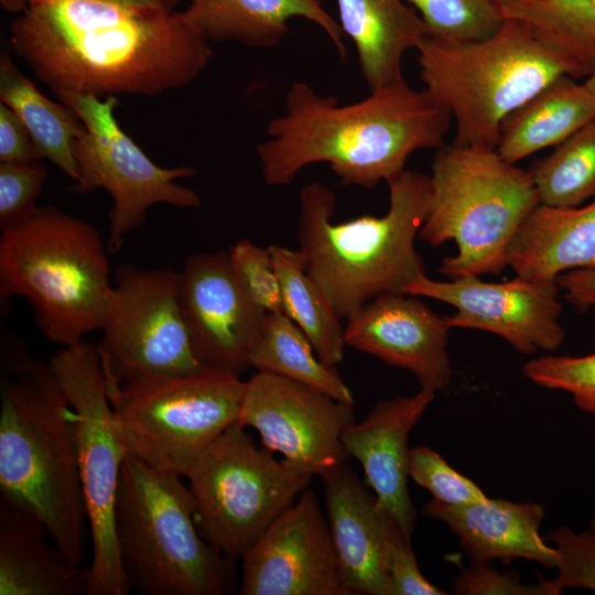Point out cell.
Listing matches in <instances>:
<instances>
[{"label":"cell","mask_w":595,"mask_h":595,"mask_svg":"<svg viewBox=\"0 0 595 595\" xmlns=\"http://www.w3.org/2000/svg\"><path fill=\"white\" fill-rule=\"evenodd\" d=\"M228 256L251 300L266 313H283L281 285L269 248L240 239L229 248Z\"/></svg>","instance_id":"35"},{"label":"cell","mask_w":595,"mask_h":595,"mask_svg":"<svg viewBox=\"0 0 595 595\" xmlns=\"http://www.w3.org/2000/svg\"><path fill=\"white\" fill-rule=\"evenodd\" d=\"M549 540L559 554L556 576L549 580L554 595L571 587L595 592V534L560 527L551 531Z\"/></svg>","instance_id":"37"},{"label":"cell","mask_w":595,"mask_h":595,"mask_svg":"<svg viewBox=\"0 0 595 595\" xmlns=\"http://www.w3.org/2000/svg\"><path fill=\"white\" fill-rule=\"evenodd\" d=\"M595 534V518L589 521V529Z\"/></svg>","instance_id":"45"},{"label":"cell","mask_w":595,"mask_h":595,"mask_svg":"<svg viewBox=\"0 0 595 595\" xmlns=\"http://www.w3.org/2000/svg\"><path fill=\"white\" fill-rule=\"evenodd\" d=\"M564 300L580 313L595 311V271L576 269L560 274L556 279Z\"/></svg>","instance_id":"41"},{"label":"cell","mask_w":595,"mask_h":595,"mask_svg":"<svg viewBox=\"0 0 595 595\" xmlns=\"http://www.w3.org/2000/svg\"><path fill=\"white\" fill-rule=\"evenodd\" d=\"M339 25L353 41L370 90L403 78L402 60L428 35L404 0H336Z\"/></svg>","instance_id":"25"},{"label":"cell","mask_w":595,"mask_h":595,"mask_svg":"<svg viewBox=\"0 0 595 595\" xmlns=\"http://www.w3.org/2000/svg\"><path fill=\"white\" fill-rule=\"evenodd\" d=\"M47 539L35 517L0 499V595L86 594L88 567Z\"/></svg>","instance_id":"22"},{"label":"cell","mask_w":595,"mask_h":595,"mask_svg":"<svg viewBox=\"0 0 595 595\" xmlns=\"http://www.w3.org/2000/svg\"><path fill=\"white\" fill-rule=\"evenodd\" d=\"M424 89L451 113L461 145L497 149L504 120L562 75L564 62L524 23L505 19L490 35L416 47ZM570 76V75H569Z\"/></svg>","instance_id":"8"},{"label":"cell","mask_w":595,"mask_h":595,"mask_svg":"<svg viewBox=\"0 0 595 595\" xmlns=\"http://www.w3.org/2000/svg\"><path fill=\"white\" fill-rule=\"evenodd\" d=\"M451 329L419 296L387 293L346 318L344 337L346 345L410 371L421 388L436 392L452 378Z\"/></svg>","instance_id":"18"},{"label":"cell","mask_w":595,"mask_h":595,"mask_svg":"<svg viewBox=\"0 0 595 595\" xmlns=\"http://www.w3.org/2000/svg\"><path fill=\"white\" fill-rule=\"evenodd\" d=\"M410 478L442 504L461 506L488 496L469 478L455 470L437 452L421 445L410 450Z\"/></svg>","instance_id":"34"},{"label":"cell","mask_w":595,"mask_h":595,"mask_svg":"<svg viewBox=\"0 0 595 595\" xmlns=\"http://www.w3.org/2000/svg\"><path fill=\"white\" fill-rule=\"evenodd\" d=\"M268 248L281 285L283 313L303 331L323 363H342L346 346L342 318L307 273L301 253L277 244Z\"/></svg>","instance_id":"30"},{"label":"cell","mask_w":595,"mask_h":595,"mask_svg":"<svg viewBox=\"0 0 595 595\" xmlns=\"http://www.w3.org/2000/svg\"><path fill=\"white\" fill-rule=\"evenodd\" d=\"M10 43L60 98L155 96L192 83L214 55L184 11L115 0H37Z\"/></svg>","instance_id":"1"},{"label":"cell","mask_w":595,"mask_h":595,"mask_svg":"<svg viewBox=\"0 0 595 595\" xmlns=\"http://www.w3.org/2000/svg\"><path fill=\"white\" fill-rule=\"evenodd\" d=\"M320 478L339 575L348 595H392L388 551L400 527L346 463Z\"/></svg>","instance_id":"19"},{"label":"cell","mask_w":595,"mask_h":595,"mask_svg":"<svg viewBox=\"0 0 595 595\" xmlns=\"http://www.w3.org/2000/svg\"><path fill=\"white\" fill-rule=\"evenodd\" d=\"M420 12L428 35L473 41L493 34L504 22L497 0H404Z\"/></svg>","instance_id":"32"},{"label":"cell","mask_w":595,"mask_h":595,"mask_svg":"<svg viewBox=\"0 0 595 595\" xmlns=\"http://www.w3.org/2000/svg\"><path fill=\"white\" fill-rule=\"evenodd\" d=\"M178 272L125 263L115 269L102 337L97 345L107 381L185 375L204 367L182 316Z\"/></svg>","instance_id":"13"},{"label":"cell","mask_w":595,"mask_h":595,"mask_svg":"<svg viewBox=\"0 0 595 595\" xmlns=\"http://www.w3.org/2000/svg\"><path fill=\"white\" fill-rule=\"evenodd\" d=\"M505 19L524 23L575 79L595 71V0H497Z\"/></svg>","instance_id":"27"},{"label":"cell","mask_w":595,"mask_h":595,"mask_svg":"<svg viewBox=\"0 0 595 595\" xmlns=\"http://www.w3.org/2000/svg\"><path fill=\"white\" fill-rule=\"evenodd\" d=\"M434 398L435 391L421 388L411 396L383 400L342 434L347 455L359 462L368 487L410 541L416 512L408 489V440Z\"/></svg>","instance_id":"20"},{"label":"cell","mask_w":595,"mask_h":595,"mask_svg":"<svg viewBox=\"0 0 595 595\" xmlns=\"http://www.w3.org/2000/svg\"><path fill=\"white\" fill-rule=\"evenodd\" d=\"M181 477L126 455L115 512L125 574L131 588L144 595L229 593L232 559L202 536Z\"/></svg>","instance_id":"7"},{"label":"cell","mask_w":595,"mask_h":595,"mask_svg":"<svg viewBox=\"0 0 595 595\" xmlns=\"http://www.w3.org/2000/svg\"><path fill=\"white\" fill-rule=\"evenodd\" d=\"M37 0H0L3 9L9 12L20 13Z\"/></svg>","instance_id":"43"},{"label":"cell","mask_w":595,"mask_h":595,"mask_svg":"<svg viewBox=\"0 0 595 595\" xmlns=\"http://www.w3.org/2000/svg\"><path fill=\"white\" fill-rule=\"evenodd\" d=\"M540 204L577 207L595 197V117L529 170Z\"/></svg>","instance_id":"31"},{"label":"cell","mask_w":595,"mask_h":595,"mask_svg":"<svg viewBox=\"0 0 595 595\" xmlns=\"http://www.w3.org/2000/svg\"><path fill=\"white\" fill-rule=\"evenodd\" d=\"M0 98L23 121L42 156L76 183L78 170L73 143L85 132L77 113L41 94L8 53L0 58Z\"/></svg>","instance_id":"28"},{"label":"cell","mask_w":595,"mask_h":595,"mask_svg":"<svg viewBox=\"0 0 595 595\" xmlns=\"http://www.w3.org/2000/svg\"><path fill=\"white\" fill-rule=\"evenodd\" d=\"M452 122L443 105L404 77L349 105L294 82L257 155L269 186L289 185L304 167L326 163L342 184L371 190L405 170L415 151L444 144Z\"/></svg>","instance_id":"2"},{"label":"cell","mask_w":595,"mask_h":595,"mask_svg":"<svg viewBox=\"0 0 595 595\" xmlns=\"http://www.w3.org/2000/svg\"><path fill=\"white\" fill-rule=\"evenodd\" d=\"M46 169L32 162H0V229L18 226L37 210Z\"/></svg>","instance_id":"36"},{"label":"cell","mask_w":595,"mask_h":595,"mask_svg":"<svg viewBox=\"0 0 595 595\" xmlns=\"http://www.w3.org/2000/svg\"><path fill=\"white\" fill-rule=\"evenodd\" d=\"M177 296L198 361L238 376L246 371L267 313L245 290L228 252L188 256L178 272Z\"/></svg>","instance_id":"17"},{"label":"cell","mask_w":595,"mask_h":595,"mask_svg":"<svg viewBox=\"0 0 595 595\" xmlns=\"http://www.w3.org/2000/svg\"><path fill=\"white\" fill-rule=\"evenodd\" d=\"M4 370L0 499L35 517L53 543L82 564L88 521L72 405L48 363L24 351Z\"/></svg>","instance_id":"3"},{"label":"cell","mask_w":595,"mask_h":595,"mask_svg":"<svg viewBox=\"0 0 595 595\" xmlns=\"http://www.w3.org/2000/svg\"><path fill=\"white\" fill-rule=\"evenodd\" d=\"M585 84L595 99V71L586 77Z\"/></svg>","instance_id":"44"},{"label":"cell","mask_w":595,"mask_h":595,"mask_svg":"<svg viewBox=\"0 0 595 595\" xmlns=\"http://www.w3.org/2000/svg\"><path fill=\"white\" fill-rule=\"evenodd\" d=\"M428 212L418 238L430 246L454 240L440 272L451 279L499 274L510 245L540 204L531 173L496 149L452 142L436 149Z\"/></svg>","instance_id":"6"},{"label":"cell","mask_w":595,"mask_h":595,"mask_svg":"<svg viewBox=\"0 0 595 595\" xmlns=\"http://www.w3.org/2000/svg\"><path fill=\"white\" fill-rule=\"evenodd\" d=\"M183 11L209 42L259 48L278 45L289 33V21L302 18L328 36L340 57L346 55L344 32L318 0H187Z\"/></svg>","instance_id":"24"},{"label":"cell","mask_w":595,"mask_h":595,"mask_svg":"<svg viewBox=\"0 0 595 595\" xmlns=\"http://www.w3.org/2000/svg\"><path fill=\"white\" fill-rule=\"evenodd\" d=\"M595 117V99L585 82L562 75L501 123L498 153L511 163L555 147Z\"/></svg>","instance_id":"26"},{"label":"cell","mask_w":595,"mask_h":595,"mask_svg":"<svg viewBox=\"0 0 595 595\" xmlns=\"http://www.w3.org/2000/svg\"><path fill=\"white\" fill-rule=\"evenodd\" d=\"M354 421V404L288 378L257 371L245 381L238 423L256 430L266 448L312 476L345 463L342 434Z\"/></svg>","instance_id":"14"},{"label":"cell","mask_w":595,"mask_h":595,"mask_svg":"<svg viewBox=\"0 0 595 595\" xmlns=\"http://www.w3.org/2000/svg\"><path fill=\"white\" fill-rule=\"evenodd\" d=\"M387 183L385 215L344 223L333 221L332 190L314 181L300 192L298 250L342 320L376 296L403 293L426 274L414 240L428 212L429 175L403 170Z\"/></svg>","instance_id":"4"},{"label":"cell","mask_w":595,"mask_h":595,"mask_svg":"<svg viewBox=\"0 0 595 595\" xmlns=\"http://www.w3.org/2000/svg\"><path fill=\"white\" fill-rule=\"evenodd\" d=\"M106 242L88 221L47 205L1 230L0 302L13 295L32 306L42 334L74 345L101 329L112 278Z\"/></svg>","instance_id":"5"},{"label":"cell","mask_w":595,"mask_h":595,"mask_svg":"<svg viewBox=\"0 0 595 595\" xmlns=\"http://www.w3.org/2000/svg\"><path fill=\"white\" fill-rule=\"evenodd\" d=\"M134 4L159 7L167 10H174L180 0H115Z\"/></svg>","instance_id":"42"},{"label":"cell","mask_w":595,"mask_h":595,"mask_svg":"<svg viewBox=\"0 0 595 595\" xmlns=\"http://www.w3.org/2000/svg\"><path fill=\"white\" fill-rule=\"evenodd\" d=\"M422 512L445 523L458 538L472 562L522 558L552 569L559 554L540 536L544 508L536 502L486 498L452 506L434 499Z\"/></svg>","instance_id":"21"},{"label":"cell","mask_w":595,"mask_h":595,"mask_svg":"<svg viewBox=\"0 0 595 595\" xmlns=\"http://www.w3.org/2000/svg\"><path fill=\"white\" fill-rule=\"evenodd\" d=\"M249 367L271 372L340 402L354 404L350 388L334 366L323 363L303 331L284 313H267L250 349Z\"/></svg>","instance_id":"29"},{"label":"cell","mask_w":595,"mask_h":595,"mask_svg":"<svg viewBox=\"0 0 595 595\" xmlns=\"http://www.w3.org/2000/svg\"><path fill=\"white\" fill-rule=\"evenodd\" d=\"M508 267L534 281H556L566 271H595V197L577 207L539 204L516 234Z\"/></svg>","instance_id":"23"},{"label":"cell","mask_w":595,"mask_h":595,"mask_svg":"<svg viewBox=\"0 0 595 595\" xmlns=\"http://www.w3.org/2000/svg\"><path fill=\"white\" fill-rule=\"evenodd\" d=\"M245 426H228L186 473L202 536L230 559L241 558L307 488L313 477L258 447Z\"/></svg>","instance_id":"10"},{"label":"cell","mask_w":595,"mask_h":595,"mask_svg":"<svg viewBox=\"0 0 595 595\" xmlns=\"http://www.w3.org/2000/svg\"><path fill=\"white\" fill-rule=\"evenodd\" d=\"M454 591L458 595H554L549 581L524 585L512 573H498L486 562H472L455 578Z\"/></svg>","instance_id":"38"},{"label":"cell","mask_w":595,"mask_h":595,"mask_svg":"<svg viewBox=\"0 0 595 595\" xmlns=\"http://www.w3.org/2000/svg\"><path fill=\"white\" fill-rule=\"evenodd\" d=\"M48 365L73 409L77 456L93 558L86 595H127L131 591L118 551L115 512L127 455L112 428V411L97 345L64 346Z\"/></svg>","instance_id":"11"},{"label":"cell","mask_w":595,"mask_h":595,"mask_svg":"<svg viewBox=\"0 0 595 595\" xmlns=\"http://www.w3.org/2000/svg\"><path fill=\"white\" fill-rule=\"evenodd\" d=\"M522 374L539 387L569 392L581 410L595 414V353L541 356L527 361Z\"/></svg>","instance_id":"33"},{"label":"cell","mask_w":595,"mask_h":595,"mask_svg":"<svg viewBox=\"0 0 595 595\" xmlns=\"http://www.w3.org/2000/svg\"><path fill=\"white\" fill-rule=\"evenodd\" d=\"M403 293L452 305L455 313L444 316L451 328L493 333L521 354L551 353L565 340L556 281L516 275L502 282H486L473 274L436 281L424 274L411 282Z\"/></svg>","instance_id":"15"},{"label":"cell","mask_w":595,"mask_h":595,"mask_svg":"<svg viewBox=\"0 0 595 595\" xmlns=\"http://www.w3.org/2000/svg\"><path fill=\"white\" fill-rule=\"evenodd\" d=\"M387 566L392 595L447 594L422 574L411 541L402 531H398L390 542Z\"/></svg>","instance_id":"39"},{"label":"cell","mask_w":595,"mask_h":595,"mask_svg":"<svg viewBox=\"0 0 595 595\" xmlns=\"http://www.w3.org/2000/svg\"><path fill=\"white\" fill-rule=\"evenodd\" d=\"M80 118L85 132L74 141L73 155L78 170L75 192L105 190L112 198L106 246L116 253L126 237L139 228L154 204L193 208L202 204L199 195L176 180L191 177L188 166L156 165L126 134L115 118L116 96L104 99L73 95L60 98Z\"/></svg>","instance_id":"12"},{"label":"cell","mask_w":595,"mask_h":595,"mask_svg":"<svg viewBox=\"0 0 595 595\" xmlns=\"http://www.w3.org/2000/svg\"><path fill=\"white\" fill-rule=\"evenodd\" d=\"M240 559L241 595H348L327 518L307 488Z\"/></svg>","instance_id":"16"},{"label":"cell","mask_w":595,"mask_h":595,"mask_svg":"<svg viewBox=\"0 0 595 595\" xmlns=\"http://www.w3.org/2000/svg\"><path fill=\"white\" fill-rule=\"evenodd\" d=\"M42 158L23 121L0 102V162H32Z\"/></svg>","instance_id":"40"},{"label":"cell","mask_w":595,"mask_h":595,"mask_svg":"<svg viewBox=\"0 0 595 595\" xmlns=\"http://www.w3.org/2000/svg\"><path fill=\"white\" fill-rule=\"evenodd\" d=\"M106 382L112 428L127 454L182 477L238 421L245 388L238 375L214 368Z\"/></svg>","instance_id":"9"}]
</instances>
